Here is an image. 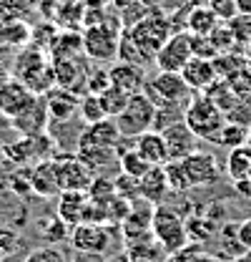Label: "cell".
<instances>
[{"label": "cell", "mask_w": 251, "mask_h": 262, "mask_svg": "<svg viewBox=\"0 0 251 262\" xmlns=\"http://www.w3.org/2000/svg\"><path fill=\"white\" fill-rule=\"evenodd\" d=\"M246 63H249V68H251V43L246 46Z\"/></svg>", "instance_id": "cell-52"}, {"label": "cell", "mask_w": 251, "mask_h": 262, "mask_svg": "<svg viewBox=\"0 0 251 262\" xmlns=\"http://www.w3.org/2000/svg\"><path fill=\"white\" fill-rule=\"evenodd\" d=\"M76 154L88 164L91 169H103L108 164L118 162V151L116 149H108V146H98L91 141H81L78 139V146H76Z\"/></svg>", "instance_id": "cell-25"}, {"label": "cell", "mask_w": 251, "mask_h": 262, "mask_svg": "<svg viewBox=\"0 0 251 262\" xmlns=\"http://www.w3.org/2000/svg\"><path fill=\"white\" fill-rule=\"evenodd\" d=\"M73 262H106V257L98 255V252H76Z\"/></svg>", "instance_id": "cell-45"}, {"label": "cell", "mask_w": 251, "mask_h": 262, "mask_svg": "<svg viewBox=\"0 0 251 262\" xmlns=\"http://www.w3.org/2000/svg\"><path fill=\"white\" fill-rule=\"evenodd\" d=\"M18 245H20V242H18L15 229L0 227V252H3V255H15Z\"/></svg>", "instance_id": "cell-42"}, {"label": "cell", "mask_w": 251, "mask_h": 262, "mask_svg": "<svg viewBox=\"0 0 251 262\" xmlns=\"http://www.w3.org/2000/svg\"><path fill=\"white\" fill-rule=\"evenodd\" d=\"M101 96V101H103V108H106V114L108 116H118L121 111L126 108V103H128V98H131V94H126V91H121V89H116L113 83L103 91V94H98Z\"/></svg>", "instance_id": "cell-33"}, {"label": "cell", "mask_w": 251, "mask_h": 262, "mask_svg": "<svg viewBox=\"0 0 251 262\" xmlns=\"http://www.w3.org/2000/svg\"><path fill=\"white\" fill-rule=\"evenodd\" d=\"M3 262H23V260H18V257H13V255H5V257H3Z\"/></svg>", "instance_id": "cell-51"}, {"label": "cell", "mask_w": 251, "mask_h": 262, "mask_svg": "<svg viewBox=\"0 0 251 262\" xmlns=\"http://www.w3.org/2000/svg\"><path fill=\"white\" fill-rule=\"evenodd\" d=\"M53 166H56L61 192H88V187L93 182V169L78 154L53 157Z\"/></svg>", "instance_id": "cell-7"}, {"label": "cell", "mask_w": 251, "mask_h": 262, "mask_svg": "<svg viewBox=\"0 0 251 262\" xmlns=\"http://www.w3.org/2000/svg\"><path fill=\"white\" fill-rule=\"evenodd\" d=\"M193 58V35L188 31L184 33H171L168 40L158 48L156 53V66L158 71H176L181 73V68Z\"/></svg>", "instance_id": "cell-8"}, {"label": "cell", "mask_w": 251, "mask_h": 262, "mask_svg": "<svg viewBox=\"0 0 251 262\" xmlns=\"http://www.w3.org/2000/svg\"><path fill=\"white\" fill-rule=\"evenodd\" d=\"M31 8H33V0H0V20L10 18V15L26 18L31 13Z\"/></svg>", "instance_id": "cell-40"}, {"label": "cell", "mask_w": 251, "mask_h": 262, "mask_svg": "<svg viewBox=\"0 0 251 262\" xmlns=\"http://www.w3.org/2000/svg\"><path fill=\"white\" fill-rule=\"evenodd\" d=\"M216 232V222L209 220V217H188L186 220V234H188V242H209Z\"/></svg>", "instance_id": "cell-31"}, {"label": "cell", "mask_w": 251, "mask_h": 262, "mask_svg": "<svg viewBox=\"0 0 251 262\" xmlns=\"http://www.w3.org/2000/svg\"><path fill=\"white\" fill-rule=\"evenodd\" d=\"M181 78L186 81V86L191 91H206L219 76H216V68L211 58H204V56H193L184 68H181Z\"/></svg>", "instance_id": "cell-17"}, {"label": "cell", "mask_w": 251, "mask_h": 262, "mask_svg": "<svg viewBox=\"0 0 251 262\" xmlns=\"http://www.w3.org/2000/svg\"><path fill=\"white\" fill-rule=\"evenodd\" d=\"M246 131H249V126H241V124H236V121H226L216 144L226 146V149L241 146V144H246Z\"/></svg>", "instance_id": "cell-35"}, {"label": "cell", "mask_w": 251, "mask_h": 262, "mask_svg": "<svg viewBox=\"0 0 251 262\" xmlns=\"http://www.w3.org/2000/svg\"><path fill=\"white\" fill-rule=\"evenodd\" d=\"M214 61V68H216V76L223 78V81H229V78H234L239 71H244L246 68V53L241 56V53H234V51H226V53H219V56H214L211 58Z\"/></svg>", "instance_id": "cell-28"}, {"label": "cell", "mask_w": 251, "mask_h": 262, "mask_svg": "<svg viewBox=\"0 0 251 262\" xmlns=\"http://www.w3.org/2000/svg\"><path fill=\"white\" fill-rule=\"evenodd\" d=\"M168 182H166V174H163V166H151L141 179H138V194L143 202L148 204H161L163 196L168 194Z\"/></svg>", "instance_id": "cell-20"}, {"label": "cell", "mask_w": 251, "mask_h": 262, "mask_svg": "<svg viewBox=\"0 0 251 262\" xmlns=\"http://www.w3.org/2000/svg\"><path fill=\"white\" fill-rule=\"evenodd\" d=\"M184 162V169L188 174V182L191 187H209V184H216L221 177V169L216 164V157L209 154V151H191Z\"/></svg>", "instance_id": "cell-12"}, {"label": "cell", "mask_w": 251, "mask_h": 262, "mask_svg": "<svg viewBox=\"0 0 251 262\" xmlns=\"http://www.w3.org/2000/svg\"><path fill=\"white\" fill-rule=\"evenodd\" d=\"M5 159V146H3V141H0V162Z\"/></svg>", "instance_id": "cell-53"}, {"label": "cell", "mask_w": 251, "mask_h": 262, "mask_svg": "<svg viewBox=\"0 0 251 262\" xmlns=\"http://www.w3.org/2000/svg\"><path fill=\"white\" fill-rule=\"evenodd\" d=\"M3 257H5V255H3V252H0V262H3Z\"/></svg>", "instance_id": "cell-55"}, {"label": "cell", "mask_w": 251, "mask_h": 262, "mask_svg": "<svg viewBox=\"0 0 251 262\" xmlns=\"http://www.w3.org/2000/svg\"><path fill=\"white\" fill-rule=\"evenodd\" d=\"M33 96H35V94H33L31 89L13 76L5 86H0V116L13 119L15 114H20V111L31 103Z\"/></svg>", "instance_id": "cell-14"}, {"label": "cell", "mask_w": 251, "mask_h": 262, "mask_svg": "<svg viewBox=\"0 0 251 262\" xmlns=\"http://www.w3.org/2000/svg\"><path fill=\"white\" fill-rule=\"evenodd\" d=\"M184 121H186L188 129L196 134L198 141L216 144L221 129L226 124V114L206 94H201V96H196L193 101H188V106L184 108Z\"/></svg>", "instance_id": "cell-1"}, {"label": "cell", "mask_w": 251, "mask_h": 262, "mask_svg": "<svg viewBox=\"0 0 251 262\" xmlns=\"http://www.w3.org/2000/svg\"><path fill=\"white\" fill-rule=\"evenodd\" d=\"M31 187L35 194L40 196H56L61 194V187H58V177H56V166L53 159H43L31 169Z\"/></svg>", "instance_id": "cell-21"}, {"label": "cell", "mask_w": 251, "mask_h": 262, "mask_svg": "<svg viewBox=\"0 0 251 262\" xmlns=\"http://www.w3.org/2000/svg\"><path fill=\"white\" fill-rule=\"evenodd\" d=\"M163 174H166V182H168V189L176 192V194H184L191 189V182H188V174L184 169L181 159H168L163 164Z\"/></svg>", "instance_id": "cell-29"}, {"label": "cell", "mask_w": 251, "mask_h": 262, "mask_svg": "<svg viewBox=\"0 0 251 262\" xmlns=\"http://www.w3.org/2000/svg\"><path fill=\"white\" fill-rule=\"evenodd\" d=\"M168 146V159H186L191 151H196V134L186 126V121H176L168 129L161 131Z\"/></svg>", "instance_id": "cell-16"}, {"label": "cell", "mask_w": 251, "mask_h": 262, "mask_svg": "<svg viewBox=\"0 0 251 262\" xmlns=\"http://www.w3.org/2000/svg\"><path fill=\"white\" fill-rule=\"evenodd\" d=\"M136 151L148 164H154V166H163V164L168 162L166 139H163V134L156 129H148L136 136Z\"/></svg>", "instance_id": "cell-19"}, {"label": "cell", "mask_w": 251, "mask_h": 262, "mask_svg": "<svg viewBox=\"0 0 251 262\" xmlns=\"http://www.w3.org/2000/svg\"><path fill=\"white\" fill-rule=\"evenodd\" d=\"M23 262H68V260H65V255H63L56 245H43V247L31 250Z\"/></svg>", "instance_id": "cell-39"}, {"label": "cell", "mask_w": 251, "mask_h": 262, "mask_svg": "<svg viewBox=\"0 0 251 262\" xmlns=\"http://www.w3.org/2000/svg\"><path fill=\"white\" fill-rule=\"evenodd\" d=\"M229 23V28L234 33V38H236V43H241V46H249L251 43V15L246 13H236L231 20H226Z\"/></svg>", "instance_id": "cell-36"}, {"label": "cell", "mask_w": 251, "mask_h": 262, "mask_svg": "<svg viewBox=\"0 0 251 262\" xmlns=\"http://www.w3.org/2000/svg\"><path fill=\"white\" fill-rule=\"evenodd\" d=\"M236 239L241 242L244 250H249L251 252V217L249 220H244L241 225H236Z\"/></svg>", "instance_id": "cell-44"}, {"label": "cell", "mask_w": 251, "mask_h": 262, "mask_svg": "<svg viewBox=\"0 0 251 262\" xmlns=\"http://www.w3.org/2000/svg\"><path fill=\"white\" fill-rule=\"evenodd\" d=\"M31 38H33V28L26 23V18L10 15V18H3L0 20V40H5L13 51L28 46Z\"/></svg>", "instance_id": "cell-22"}, {"label": "cell", "mask_w": 251, "mask_h": 262, "mask_svg": "<svg viewBox=\"0 0 251 262\" xmlns=\"http://www.w3.org/2000/svg\"><path fill=\"white\" fill-rule=\"evenodd\" d=\"M70 245L76 252H98L106 255L113 247V234L106 225H95V222H78L70 229Z\"/></svg>", "instance_id": "cell-10"}, {"label": "cell", "mask_w": 251, "mask_h": 262, "mask_svg": "<svg viewBox=\"0 0 251 262\" xmlns=\"http://www.w3.org/2000/svg\"><path fill=\"white\" fill-rule=\"evenodd\" d=\"M111 3H113V5L118 8V10H126V8H128L131 3H136V0H111Z\"/></svg>", "instance_id": "cell-49"}, {"label": "cell", "mask_w": 251, "mask_h": 262, "mask_svg": "<svg viewBox=\"0 0 251 262\" xmlns=\"http://www.w3.org/2000/svg\"><path fill=\"white\" fill-rule=\"evenodd\" d=\"M38 229H40V237L45 242H63L70 237V227L63 222L61 217H45L38 222Z\"/></svg>", "instance_id": "cell-32"}, {"label": "cell", "mask_w": 251, "mask_h": 262, "mask_svg": "<svg viewBox=\"0 0 251 262\" xmlns=\"http://www.w3.org/2000/svg\"><path fill=\"white\" fill-rule=\"evenodd\" d=\"M151 234L156 237V242L161 245V250L166 255H171V252L188 245L186 220L176 209L163 207V204H156L154 212H151Z\"/></svg>", "instance_id": "cell-3"}, {"label": "cell", "mask_w": 251, "mask_h": 262, "mask_svg": "<svg viewBox=\"0 0 251 262\" xmlns=\"http://www.w3.org/2000/svg\"><path fill=\"white\" fill-rule=\"evenodd\" d=\"M45 106H48V116L51 121L56 124H68L76 114H78V106H81V98L76 96L70 89H51L45 94Z\"/></svg>", "instance_id": "cell-13"}, {"label": "cell", "mask_w": 251, "mask_h": 262, "mask_svg": "<svg viewBox=\"0 0 251 262\" xmlns=\"http://www.w3.org/2000/svg\"><path fill=\"white\" fill-rule=\"evenodd\" d=\"M10 51H13V48H10V46H8L5 40H0V63H3V61H5L8 56H10Z\"/></svg>", "instance_id": "cell-47"}, {"label": "cell", "mask_w": 251, "mask_h": 262, "mask_svg": "<svg viewBox=\"0 0 251 262\" xmlns=\"http://www.w3.org/2000/svg\"><path fill=\"white\" fill-rule=\"evenodd\" d=\"M78 114H81V119H83L86 124H95V121H101V119H106V116H108V114H106V108H103V101H101L98 94H88V96L81 98Z\"/></svg>", "instance_id": "cell-34"}, {"label": "cell", "mask_w": 251, "mask_h": 262, "mask_svg": "<svg viewBox=\"0 0 251 262\" xmlns=\"http://www.w3.org/2000/svg\"><path fill=\"white\" fill-rule=\"evenodd\" d=\"M10 78H13V76L8 73V68H5V66L0 63V86H5V83H8Z\"/></svg>", "instance_id": "cell-48"}, {"label": "cell", "mask_w": 251, "mask_h": 262, "mask_svg": "<svg viewBox=\"0 0 251 262\" xmlns=\"http://www.w3.org/2000/svg\"><path fill=\"white\" fill-rule=\"evenodd\" d=\"M118 46H121V33L103 20L88 26V31L83 33V53L95 63L118 61Z\"/></svg>", "instance_id": "cell-6"}, {"label": "cell", "mask_w": 251, "mask_h": 262, "mask_svg": "<svg viewBox=\"0 0 251 262\" xmlns=\"http://www.w3.org/2000/svg\"><path fill=\"white\" fill-rule=\"evenodd\" d=\"M121 129L116 124L113 116H106L95 124H86V129L81 131V141H91V144H98V146H108V149H118V141H121Z\"/></svg>", "instance_id": "cell-18"}, {"label": "cell", "mask_w": 251, "mask_h": 262, "mask_svg": "<svg viewBox=\"0 0 251 262\" xmlns=\"http://www.w3.org/2000/svg\"><path fill=\"white\" fill-rule=\"evenodd\" d=\"M113 187H116V194L118 196H126V199H131V202H141V194H138V179H136V177L121 171V174L113 179Z\"/></svg>", "instance_id": "cell-37"}, {"label": "cell", "mask_w": 251, "mask_h": 262, "mask_svg": "<svg viewBox=\"0 0 251 262\" xmlns=\"http://www.w3.org/2000/svg\"><path fill=\"white\" fill-rule=\"evenodd\" d=\"M88 204V194L86 192H61V202H58V217L68 227H76L78 222H83V209Z\"/></svg>", "instance_id": "cell-23"}, {"label": "cell", "mask_w": 251, "mask_h": 262, "mask_svg": "<svg viewBox=\"0 0 251 262\" xmlns=\"http://www.w3.org/2000/svg\"><path fill=\"white\" fill-rule=\"evenodd\" d=\"M108 78L116 89H121L126 94H138L146 86V73L138 63H128V61H116L108 68Z\"/></svg>", "instance_id": "cell-15"}, {"label": "cell", "mask_w": 251, "mask_h": 262, "mask_svg": "<svg viewBox=\"0 0 251 262\" xmlns=\"http://www.w3.org/2000/svg\"><path fill=\"white\" fill-rule=\"evenodd\" d=\"M226 174L231 177V182H241V179H251V146L241 144L229 149L226 157Z\"/></svg>", "instance_id": "cell-26"}, {"label": "cell", "mask_w": 251, "mask_h": 262, "mask_svg": "<svg viewBox=\"0 0 251 262\" xmlns=\"http://www.w3.org/2000/svg\"><path fill=\"white\" fill-rule=\"evenodd\" d=\"M143 91L154 98L156 106H171V103H181L191 89L186 86V81L181 78V73H176V71H161L151 81H146Z\"/></svg>", "instance_id": "cell-9"}, {"label": "cell", "mask_w": 251, "mask_h": 262, "mask_svg": "<svg viewBox=\"0 0 251 262\" xmlns=\"http://www.w3.org/2000/svg\"><path fill=\"white\" fill-rule=\"evenodd\" d=\"M204 94L211 98V101L219 106L223 114H229V111H231V108H234V106L241 101V98H239V94L234 91V86H231L229 81H223V78H216V81H214V83H211V86L204 91Z\"/></svg>", "instance_id": "cell-27"}, {"label": "cell", "mask_w": 251, "mask_h": 262, "mask_svg": "<svg viewBox=\"0 0 251 262\" xmlns=\"http://www.w3.org/2000/svg\"><path fill=\"white\" fill-rule=\"evenodd\" d=\"M118 166H121V171L123 174H131V177H136V179H141L154 164H148L138 151H136V146L133 149H126L118 154Z\"/></svg>", "instance_id": "cell-30"}, {"label": "cell", "mask_w": 251, "mask_h": 262, "mask_svg": "<svg viewBox=\"0 0 251 262\" xmlns=\"http://www.w3.org/2000/svg\"><path fill=\"white\" fill-rule=\"evenodd\" d=\"M209 38H211V43H214V48H216L219 53H226V51H234V48H236V38H234V33H231L226 20L219 23L216 31L211 33Z\"/></svg>", "instance_id": "cell-38"}, {"label": "cell", "mask_w": 251, "mask_h": 262, "mask_svg": "<svg viewBox=\"0 0 251 262\" xmlns=\"http://www.w3.org/2000/svg\"><path fill=\"white\" fill-rule=\"evenodd\" d=\"M206 5L219 15L221 20H231V18L239 13V10H236V0H209Z\"/></svg>", "instance_id": "cell-41"}, {"label": "cell", "mask_w": 251, "mask_h": 262, "mask_svg": "<svg viewBox=\"0 0 251 262\" xmlns=\"http://www.w3.org/2000/svg\"><path fill=\"white\" fill-rule=\"evenodd\" d=\"M154 121H156V103L154 98L148 96L146 91H138V94H131L126 108L116 116V124L123 136H138L143 131L154 129Z\"/></svg>", "instance_id": "cell-4"}, {"label": "cell", "mask_w": 251, "mask_h": 262, "mask_svg": "<svg viewBox=\"0 0 251 262\" xmlns=\"http://www.w3.org/2000/svg\"><path fill=\"white\" fill-rule=\"evenodd\" d=\"M246 144L251 146V126H249V131H246Z\"/></svg>", "instance_id": "cell-54"}, {"label": "cell", "mask_w": 251, "mask_h": 262, "mask_svg": "<svg viewBox=\"0 0 251 262\" xmlns=\"http://www.w3.org/2000/svg\"><path fill=\"white\" fill-rule=\"evenodd\" d=\"M219 23H223V20L204 3V5L191 8V13H188V18H186V31L191 35H211V33L216 31Z\"/></svg>", "instance_id": "cell-24"}, {"label": "cell", "mask_w": 251, "mask_h": 262, "mask_svg": "<svg viewBox=\"0 0 251 262\" xmlns=\"http://www.w3.org/2000/svg\"><path fill=\"white\" fill-rule=\"evenodd\" d=\"M141 3H143L148 10H154V8H158V5H161V0H141Z\"/></svg>", "instance_id": "cell-50"}, {"label": "cell", "mask_w": 251, "mask_h": 262, "mask_svg": "<svg viewBox=\"0 0 251 262\" xmlns=\"http://www.w3.org/2000/svg\"><path fill=\"white\" fill-rule=\"evenodd\" d=\"M13 76L23 81L33 94L45 96L51 89H56V71L53 63L35 48H28L18 56V63L13 68Z\"/></svg>", "instance_id": "cell-2"}, {"label": "cell", "mask_w": 251, "mask_h": 262, "mask_svg": "<svg viewBox=\"0 0 251 262\" xmlns=\"http://www.w3.org/2000/svg\"><path fill=\"white\" fill-rule=\"evenodd\" d=\"M236 10H239V13H246V15H251V0H236Z\"/></svg>", "instance_id": "cell-46"}, {"label": "cell", "mask_w": 251, "mask_h": 262, "mask_svg": "<svg viewBox=\"0 0 251 262\" xmlns=\"http://www.w3.org/2000/svg\"><path fill=\"white\" fill-rule=\"evenodd\" d=\"M126 33H128L131 40L138 46V51H141L148 61H154L158 48H161V46L168 40V35H171V26H168V20H166L163 15L148 13V15H143L138 23H133Z\"/></svg>", "instance_id": "cell-5"}, {"label": "cell", "mask_w": 251, "mask_h": 262, "mask_svg": "<svg viewBox=\"0 0 251 262\" xmlns=\"http://www.w3.org/2000/svg\"><path fill=\"white\" fill-rule=\"evenodd\" d=\"M48 121H51V116H48L45 96H38V94L31 98V103L20 114H15L10 119L13 129L18 131L20 136H38V134H43L45 126H48Z\"/></svg>", "instance_id": "cell-11"}, {"label": "cell", "mask_w": 251, "mask_h": 262, "mask_svg": "<svg viewBox=\"0 0 251 262\" xmlns=\"http://www.w3.org/2000/svg\"><path fill=\"white\" fill-rule=\"evenodd\" d=\"M108 86H111L108 71H98V73H91V76H88V91H91V94H103Z\"/></svg>", "instance_id": "cell-43"}]
</instances>
